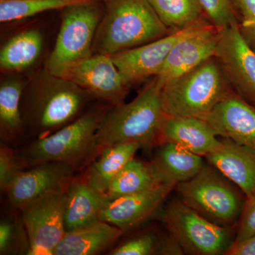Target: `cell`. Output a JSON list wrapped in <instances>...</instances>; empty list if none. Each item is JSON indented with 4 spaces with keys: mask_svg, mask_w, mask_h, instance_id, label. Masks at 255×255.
<instances>
[{
    "mask_svg": "<svg viewBox=\"0 0 255 255\" xmlns=\"http://www.w3.org/2000/svg\"><path fill=\"white\" fill-rule=\"evenodd\" d=\"M93 99L72 80L43 69L23 90L21 111L26 135L37 139L56 131L80 117Z\"/></svg>",
    "mask_w": 255,
    "mask_h": 255,
    "instance_id": "1",
    "label": "cell"
},
{
    "mask_svg": "<svg viewBox=\"0 0 255 255\" xmlns=\"http://www.w3.org/2000/svg\"><path fill=\"white\" fill-rule=\"evenodd\" d=\"M161 90L162 86L154 76L130 102L111 106L96 132L95 159L105 147L116 144L136 142L144 149L158 144L164 116Z\"/></svg>",
    "mask_w": 255,
    "mask_h": 255,
    "instance_id": "2",
    "label": "cell"
},
{
    "mask_svg": "<svg viewBox=\"0 0 255 255\" xmlns=\"http://www.w3.org/2000/svg\"><path fill=\"white\" fill-rule=\"evenodd\" d=\"M105 12L96 32L93 54L112 55L159 39L173 31L148 0H104Z\"/></svg>",
    "mask_w": 255,
    "mask_h": 255,
    "instance_id": "3",
    "label": "cell"
},
{
    "mask_svg": "<svg viewBox=\"0 0 255 255\" xmlns=\"http://www.w3.org/2000/svg\"><path fill=\"white\" fill-rule=\"evenodd\" d=\"M109 108L100 107L46 136L35 139L16 153L25 169L47 162L73 164L79 169L95 159L94 142L101 121Z\"/></svg>",
    "mask_w": 255,
    "mask_h": 255,
    "instance_id": "4",
    "label": "cell"
},
{
    "mask_svg": "<svg viewBox=\"0 0 255 255\" xmlns=\"http://www.w3.org/2000/svg\"><path fill=\"white\" fill-rule=\"evenodd\" d=\"M231 89L219 60L212 57L162 85L164 114L205 119Z\"/></svg>",
    "mask_w": 255,
    "mask_h": 255,
    "instance_id": "5",
    "label": "cell"
},
{
    "mask_svg": "<svg viewBox=\"0 0 255 255\" xmlns=\"http://www.w3.org/2000/svg\"><path fill=\"white\" fill-rule=\"evenodd\" d=\"M61 11V25L45 70L60 78H68L75 66L93 55L96 32L104 12V0L70 5Z\"/></svg>",
    "mask_w": 255,
    "mask_h": 255,
    "instance_id": "6",
    "label": "cell"
},
{
    "mask_svg": "<svg viewBox=\"0 0 255 255\" xmlns=\"http://www.w3.org/2000/svg\"><path fill=\"white\" fill-rule=\"evenodd\" d=\"M175 189L189 207L226 228L237 225L247 199L237 186L210 164L189 180L178 184Z\"/></svg>",
    "mask_w": 255,
    "mask_h": 255,
    "instance_id": "7",
    "label": "cell"
},
{
    "mask_svg": "<svg viewBox=\"0 0 255 255\" xmlns=\"http://www.w3.org/2000/svg\"><path fill=\"white\" fill-rule=\"evenodd\" d=\"M162 221L184 254L226 255L236 241L232 228L215 224L181 199L169 203Z\"/></svg>",
    "mask_w": 255,
    "mask_h": 255,
    "instance_id": "8",
    "label": "cell"
},
{
    "mask_svg": "<svg viewBox=\"0 0 255 255\" xmlns=\"http://www.w3.org/2000/svg\"><path fill=\"white\" fill-rule=\"evenodd\" d=\"M66 189L47 193L25 206L21 219L27 233L28 255H53L65 236Z\"/></svg>",
    "mask_w": 255,
    "mask_h": 255,
    "instance_id": "9",
    "label": "cell"
},
{
    "mask_svg": "<svg viewBox=\"0 0 255 255\" xmlns=\"http://www.w3.org/2000/svg\"><path fill=\"white\" fill-rule=\"evenodd\" d=\"M208 21L207 16H204L190 26L172 31L155 41L110 55L126 85L130 87L155 76L176 43Z\"/></svg>",
    "mask_w": 255,
    "mask_h": 255,
    "instance_id": "10",
    "label": "cell"
},
{
    "mask_svg": "<svg viewBox=\"0 0 255 255\" xmlns=\"http://www.w3.org/2000/svg\"><path fill=\"white\" fill-rule=\"evenodd\" d=\"M214 56L231 87L255 107V52L239 31V23L221 29Z\"/></svg>",
    "mask_w": 255,
    "mask_h": 255,
    "instance_id": "11",
    "label": "cell"
},
{
    "mask_svg": "<svg viewBox=\"0 0 255 255\" xmlns=\"http://www.w3.org/2000/svg\"><path fill=\"white\" fill-rule=\"evenodd\" d=\"M220 36L221 29L208 21L181 38L155 75L159 85L162 87L214 57Z\"/></svg>",
    "mask_w": 255,
    "mask_h": 255,
    "instance_id": "12",
    "label": "cell"
},
{
    "mask_svg": "<svg viewBox=\"0 0 255 255\" xmlns=\"http://www.w3.org/2000/svg\"><path fill=\"white\" fill-rule=\"evenodd\" d=\"M78 169L73 164L58 162L25 169L5 191L9 204L21 210L47 193L65 190L74 180Z\"/></svg>",
    "mask_w": 255,
    "mask_h": 255,
    "instance_id": "13",
    "label": "cell"
},
{
    "mask_svg": "<svg viewBox=\"0 0 255 255\" xmlns=\"http://www.w3.org/2000/svg\"><path fill=\"white\" fill-rule=\"evenodd\" d=\"M67 79L86 90L93 98L111 106L124 103L130 88L108 55H92L75 66Z\"/></svg>",
    "mask_w": 255,
    "mask_h": 255,
    "instance_id": "14",
    "label": "cell"
},
{
    "mask_svg": "<svg viewBox=\"0 0 255 255\" xmlns=\"http://www.w3.org/2000/svg\"><path fill=\"white\" fill-rule=\"evenodd\" d=\"M175 189L168 184L153 187L113 200H109L100 213V220L124 231L139 227L153 216Z\"/></svg>",
    "mask_w": 255,
    "mask_h": 255,
    "instance_id": "15",
    "label": "cell"
},
{
    "mask_svg": "<svg viewBox=\"0 0 255 255\" xmlns=\"http://www.w3.org/2000/svg\"><path fill=\"white\" fill-rule=\"evenodd\" d=\"M204 120L218 136L231 139L255 150V107L233 89Z\"/></svg>",
    "mask_w": 255,
    "mask_h": 255,
    "instance_id": "16",
    "label": "cell"
},
{
    "mask_svg": "<svg viewBox=\"0 0 255 255\" xmlns=\"http://www.w3.org/2000/svg\"><path fill=\"white\" fill-rule=\"evenodd\" d=\"M162 142H172L205 157L219 147L221 139L204 119L164 114L159 129L158 144Z\"/></svg>",
    "mask_w": 255,
    "mask_h": 255,
    "instance_id": "17",
    "label": "cell"
},
{
    "mask_svg": "<svg viewBox=\"0 0 255 255\" xmlns=\"http://www.w3.org/2000/svg\"><path fill=\"white\" fill-rule=\"evenodd\" d=\"M208 163L219 169L247 198L255 192V150L221 137L216 150L205 156Z\"/></svg>",
    "mask_w": 255,
    "mask_h": 255,
    "instance_id": "18",
    "label": "cell"
},
{
    "mask_svg": "<svg viewBox=\"0 0 255 255\" xmlns=\"http://www.w3.org/2000/svg\"><path fill=\"white\" fill-rule=\"evenodd\" d=\"M151 164L159 183L174 187L196 176L205 165L202 156L172 142H162Z\"/></svg>",
    "mask_w": 255,
    "mask_h": 255,
    "instance_id": "19",
    "label": "cell"
},
{
    "mask_svg": "<svg viewBox=\"0 0 255 255\" xmlns=\"http://www.w3.org/2000/svg\"><path fill=\"white\" fill-rule=\"evenodd\" d=\"M124 231L100 221L65 233L53 255H94L108 249Z\"/></svg>",
    "mask_w": 255,
    "mask_h": 255,
    "instance_id": "20",
    "label": "cell"
},
{
    "mask_svg": "<svg viewBox=\"0 0 255 255\" xmlns=\"http://www.w3.org/2000/svg\"><path fill=\"white\" fill-rule=\"evenodd\" d=\"M107 196L90 187L83 179H74L66 189L65 228L66 232L100 221Z\"/></svg>",
    "mask_w": 255,
    "mask_h": 255,
    "instance_id": "21",
    "label": "cell"
},
{
    "mask_svg": "<svg viewBox=\"0 0 255 255\" xmlns=\"http://www.w3.org/2000/svg\"><path fill=\"white\" fill-rule=\"evenodd\" d=\"M141 146L124 142L109 146L101 151L90 164L83 179L95 190L105 194L116 176L132 159Z\"/></svg>",
    "mask_w": 255,
    "mask_h": 255,
    "instance_id": "22",
    "label": "cell"
},
{
    "mask_svg": "<svg viewBox=\"0 0 255 255\" xmlns=\"http://www.w3.org/2000/svg\"><path fill=\"white\" fill-rule=\"evenodd\" d=\"M24 82L9 78L0 85V132L1 140L14 145L26 137L21 115V102Z\"/></svg>",
    "mask_w": 255,
    "mask_h": 255,
    "instance_id": "23",
    "label": "cell"
},
{
    "mask_svg": "<svg viewBox=\"0 0 255 255\" xmlns=\"http://www.w3.org/2000/svg\"><path fill=\"white\" fill-rule=\"evenodd\" d=\"M43 36L37 28L19 32L10 38L0 50V68L17 73L31 68L41 54Z\"/></svg>",
    "mask_w": 255,
    "mask_h": 255,
    "instance_id": "24",
    "label": "cell"
},
{
    "mask_svg": "<svg viewBox=\"0 0 255 255\" xmlns=\"http://www.w3.org/2000/svg\"><path fill=\"white\" fill-rule=\"evenodd\" d=\"M157 184L159 182L151 162L134 157L116 176L105 195L108 200H113L145 190Z\"/></svg>",
    "mask_w": 255,
    "mask_h": 255,
    "instance_id": "25",
    "label": "cell"
},
{
    "mask_svg": "<svg viewBox=\"0 0 255 255\" xmlns=\"http://www.w3.org/2000/svg\"><path fill=\"white\" fill-rule=\"evenodd\" d=\"M156 14L172 31L182 29L206 16L199 0H148Z\"/></svg>",
    "mask_w": 255,
    "mask_h": 255,
    "instance_id": "26",
    "label": "cell"
},
{
    "mask_svg": "<svg viewBox=\"0 0 255 255\" xmlns=\"http://www.w3.org/2000/svg\"><path fill=\"white\" fill-rule=\"evenodd\" d=\"M92 0H0L1 23L19 21L50 10H62L70 5Z\"/></svg>",
    "mask_w": 255,
    "mask_h": 255,
    "instance_id": "27",
    "label": "cell"
},
{
    "mask_svg": "<svg viewBox=\"0 0 255 255\" xmlns=\"http://www.w3.org/2000/svg\"><path fill=\"white\" fill-rule=\"evenodd\" d=\"M29 243L27 233L21 222L4 218L0 222V255H28Z\"/></svg>",
    "mask_w": 255,
    "mask_h": 255,
    "instance_id": "28",
    "label": "cell"
},
{
    "mask_svg": "<svg viewBox=\"0 0 255 255\" xmlns=\"http://www.w3.org/2000/svg\"><path fill=\"white\" fill-rule=\"evenodd\" d=\"M204 14L219 29L239 23L233 0H199Z\"/></svg>",
    "mask_w": 255,
    "mask_h": 255,
    "instance_id": "29",
    "label": "cell"
},
{
    "mask_svg": "<svg viewBox=\"0 0 255 255\" xmlns=\"http://www.w3.org/2000/svg\"><path fill=\"white\" fill-rule=\"evenodd\" d=\"M161 238L155 233H142L127 240L114 248L112 255H157Z\"/></svg>",
    "mask_w": 255,
    "mask_h": 255,
    "instance_id": "30",
    "label": "cell"
},
{
    "mask_svg": "<svg viewBox=\"0 0 255 255\" xmlns=\"http://www.w3.org/2000/svg\"><path fill=\"white\" fill-rule=\"evenodd\" d=\"M22 163L18 158L16 151L9 145L1 144L0 148V188L6 191L10 184L24 170Z\"/></svg>",
    "mask_w": 255,
    "mask_h": 255,
    "instance_id": "31",
    "label": "cell"
},
{
    "mask_svg": "<svg viewBox=\"0 0 255 255\" xmlns=\"http://www.w3.org/2000/svg\"><path fill=\"white\" fill-rule=\"evenodd\" d=\"M239 17V31L255 52V0H233Z\"/></svg>",
    "mask_w": 255,
    "mask_h": 255,
    "instance_id": "32",
    "label": "cell"
},
{
    "mask_svg": "<svg viewBox=\"0 0 255 255\" xmlns=\"http://www.w3.org/2000/svg\"><path fill=\"white\" fill-rule=\"evenodd\" d=\"M236 226L235 242L245 241L255 234V192L247 198L241 218Z\"/></svg>",
    "mask_w": 255,
    "mask_h": 255,
    "instance_id": "33",
    "label": "cell"
},
{
    "mask_svg": "<svg viewBox=\"0 0 255 255\" xmlns=\"http://www.w3.org/2000/svg\"><path fill=\"white\" fill-rule=\"evenodd\" d=\"M184 252L175 238L169 233L167 236L161 238L160 246H159L157 255H183Z\"/></svg>",
    "mask_w": 255,
    "mask_h": 255,
    "instance_id": "34",
    "label": "cell"
},
{
    "mask_svg": "<svg viewBox=\"0 0 255 255\" xmlns=\"http://www.w3.org/2000/svg\"><path fill=\"white\" fill-rule=\"evenodd\" d=\"M226 255H255V234L245 241L235 242Z\"/></svg>",
    "mask_w": 255,
    "mask_h": 255,
    "instance_id": "35",
    "label": "cell"
}]
</instances>
